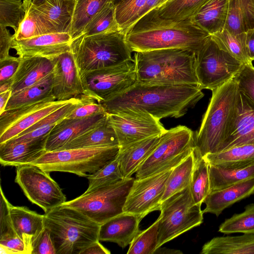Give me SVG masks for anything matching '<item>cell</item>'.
Here are the masks:
<instances>
[{"label":"cell","instance_id":"cell-1","mask_svg":"<svg viewBox=\"0 0 254 254\" xmlns=\"http://www.w3.org/2000/svg\"><path fill=\"white\" fill-rule=\"evenodd\" d=\"M204 96L197 86L144 84L137 82L124 92L99 103L108 114L123 110L145 111L156 118H178Z\"/></svg>","mask_w":254,"mask_h":254},{"label":"cell","instance_id":"cell-2","mask_svg":"<svg viewBox=\"0 0 254 254\" xmlns=\"http://www.w3.org/2000/svg\"><path fill=\"white\" fill-rule=\"evenodd\" d=\"M210 36L190 19L174 21L162 17L156 8L150 10L125 32L132 52L182 48L196 52Z\"/></svg>","mask_w":254,"mask_h":254},{"label":"cell","instance_id":"cell-3","mask_svg":"<svg viewBox=\"0 0 254 254\" xmlns=\"http://www.w3.org/2000/svg\"><path fill=\"white\" fill-rule=\"evenodd\" d=\"M134 60L138 83L198 86L193 51L175 48L137 52Z\"/></svg>","mask_w":254,"mask_h":254},{"label":"cell","instance_id":"cell-4","mask_svg":"<svg viewBox=\"0 0 254 254\" xmlns=\"http://www.w3.org/2000/svg\"><path fill=\"white\" fill-rule=\"evenodd\" d=\"M239 94L234 78L212 91L200 127L194 137L195 156L202 157L218 152L229 134L237 109Z\"/></svg>","mask_w":254,"mask_h":254},{"label":"cell","instance_id":"cell-5","mask_svg":"<svg viewBox=\"0 0 254 254\" xmlns=\"http://www.w3.org/2000/svg\"><path fill=\"white\" fill-rule=\"evenodd\" d=\"M70 51L80 76L133 60L125 33L122 31L79 35L71 39Z\"/></svg>","mask_w":254,"mask_h":254},{"label":"cell","instance_id":"cell-6","mask_svg":"<svg viewBox=\"0 0 254 254\" xmlns=\"http://www.w3.org/2000/svg\"><path fill=\"white\" fill-rule=\"evenodd\" d=\"M44 216V226L50 232L57 254H80L99 240L100 225L70 207L61 205Z\"/></svg>","mask_w":254,"mask_h":254},{"label":"cell","instance_id":"cell-7","mask_svg":"<svg viewBox=\"0 0 254 254\" xmlns=\"http://www.w3.org/2000/svg\"><path fill=\"white\" fill-rule=\"evenodd\" d=\"M120 146L97 147L46 151L31 164L48 172H62L87 177L118 156Z\"/></svg>","mask_w":254,"mask_h":254},{"label":"cell","instance_id":"cell-8","mask_svg":"<svg viewBox=\"0 0 254 254\" xmlns=\"http://www.w3.org/2000/svg\"><path fill=\"white\" fill-rule=\"evenodd\" d=\"M134 179L86 190L80 196L62 205L72 207L99 225L124 212L127 196Z\"/></svg>","mask_w":254,"mask_h":254},{"label":"cell","instance_id":"cell-9","mask_svg":"<svg viewBox=\"0 0 254 254\" xmlns=\"http://www.w3.org/2000/svg\"><path fill=\"white\" fill-rule=\"evenodd\" d=\"M201 205L194 203L190 186L163 201L159 216L157 249L200 225L203 219Z\"/></svg>","mask_w":254,"mask_h":254},{"label":"cell","instance_id":"cell-10","mask_svg":"<svg viewBox=\"0 0 254 254\" xmlns=\"http://www.w3.org/2000/svg\"><path fill=\"white\" fill-rule=\"evenodd\" d=\"M194 150V135L190 129L178 126L167 130L155 149L135 172V178H143L172 169Z\"/></svg>","mask_w":254,"mask_h":254},{"label":"cell","instance_id":"cell-11","mask_svg":"<svg viewBox=\"0 0 254 254\" xmlns=\"http://www.w3.org/2000/svg\"><path fill=\"white\" fill-rule=\"evenodd\" d=\"M195 53L198 87L211 91L233 79L244 64L221 49L210 35Z\"/></svg>","mask_w":254,"mask_h":254},{"label":"cell","instance_id":"cell-12","mask_svg":"<svg viewBox=\"0 0 254 254\" xmlns=\"http://www.w3.org/2000/svg\"><path fill=\"white\" fill-rule=\"evenodd\" d=\"M80 78L83 96L99 103L124 92L136 83L134 60L86 72Z\"/></svg>","mask_w":254,"mask_h":254},{"label":"cell","instance_id":"cell-13","mask_svg":"<svg viewBox=\"0 0 254 254\" xmlns=\"http://www.w3.org/2000/svg\"><path fill=\"white\" fill-rule=\"evenodd\" d=\"M15 182L28 199L45 213L62 205L66 197L50 173L32 164L16 167Z\"/></svg>","mask_w":254,"mask_h":254},{"label":"cell","instance_id":"cell-14","mask_svg":"<svg viewBox=\"0 0 254 254\" xmlns=\"http://www.w3.org/2000/svg\"><path fill=\"white\" fill-rule=\"evenodd\" d=\"M108 122L116 133L120 148L167 131L160 120L139 110H123L108 114Z\"/></svg>","mask_w":254,"mask_h":254},{"label":"cell","instance_id":"cell-15","mask_svg":"<svg viewBox=\"0 0 254 254\" xmlns=\"http://www.w3.org/2000/svg\"><path fill=\"white\" fill-rule=\"evenodd\" d=\"M172 169L135 179L127 196L124 212L143 218L152 211L160 210L166 183Z\"/></svg>","mask_w":254,"mask_h":254},{"label":"cell","instance_id":"cell-16","mask_svg":"<svg viewBox=\"0 0 254 254\" xmlns=\"http://www.w3.org/2000/svg\"><path fill=\"white\" fill-rule=\"evenodd\" d=\"M71 100L44 101L5 110L0 114V143L17 136Z\"/></svg>","mask_w":254,"mask_h":254},{"label":"cell","instance_id":"cell-17","mask_svg":"<svg viewBox=\"0 0 254 254\" xmlns=\"http://www.w3.org/2000/svg\"><path fill=\"white\" fill-rule=\"evenodd\" d=\"M71 37L68 33H52L35 37L12 40L11 49L20 59L42 57L52 60L70 51Z\"/></svg>","mask_w":254,"mask_h":254},{"label":"cell","instance_id":"cell-18","mask_svg":"<svg viewBox=\"0 0 254 254\" xmlns=\"http://www.w3.org/2000/svg\"><path fill=\"white\" fill-rule=\"evenodd\" d=\"M53 64V94L57 101L80 98L83 87L71 51L52 60Z\"/></svg>","mask_w":254,"mask_h":254},{"label":"cell","instance_id":"cell-19","mask_svg":"<svg viewBox=\"0 0 254 254\" xmlns=\"http://www.w3.org/2000/svg\"><path fill=\"white\" fill-rule=\"evenodd\" d=\"M253 143H254V104L239 92L236 115L229 134L218 152Z\"/></svg>","mask_w":254,"mask_h":254},{"label":"cell","instance_id":"cell-20","mask_svg":"<svg viewBox=\"0 0 254 254\" xmlns=\"http://www.w3.org/2000/svg\"><path fill=\"white\" fill-rule=\"evenodd\" d=\"M108 116L106 113L80 119L65 118L51 131L46 144V151L60 150L63 146L97 125Z\"/></svg>","mask_w":254,"mask_h":254},{"label":"cell","instance_id":"cell-21","mask_svg":"<svg viewBox=\"0 0 254 254\" xmlns=\"http://www.w3.org/2000/svg\"><path fill=\"white\" fill-rule=\"evenodd\" d=\"M140 215L123 212L100 225L99 240L110 241L124 248L130 245L138 234Z\"/></svg>","mask_w":254,"mask_h":254},{"label":"cell","instance_id":"cell-22","mask_svg":"<svg viewBox=\"0 0 254 254\" xmlns=\"http://www.w3.org/2000/svg\"><path fill=\"white\" fill-rule=\"evenodd\" d=\"M49 135L28 141L8 140L0 143V164L16 167L31 164L46 151L45 147Z\"/></svg>","mask_w":254,"mask_h":254},{"label":"cell","instance_id":"cell-23","mask_svg":"<svg viewBox=\"0 0 254 254\" xmlns=\"http://www.w3.org/2000/svg\"><path fill=\"white\" fill-rule=\"evenodd\" d=\"M10 215L15 233L23 241L27 254L45 228L44 216L27 207L10 205Z\"/></svg>","mask_w":254,"mask_h":254},{"label":"cell","instance_id":"cell-24","mask_svg":"<svg viewBox=\"0 0 254 254\" xmlns=\"http://www.w3.org/2000/svg\"><path fill=\"white\" fill-rule=\"evenodd\" d=\"M254 194V178L237 183L221 190L211 191L203 203V213H211L218 216L226 208Z\"/></svg>","mask_w":254,"mask_h":254},{"label":"cell","instance_id":"cell-25","mask_svg":"<svg viewBox=\"0 0 254 254\" xmlns=\"http://www.w3.org/2000/svg\"><path fill=\"white\" fill-rule=\"evenodd\" d=\"M53 72L52 60L42 57L20 59L19 66L11 78L12 94L34 84Z\"/></svg>","mask_w":254,"mask_h":254},{"label":"cell","instance_id":"cell-26","mask_svg":"<svg viewBox=\"0 0 254 254\" xmlns=\"http://www.w3.org/2000/svg\"><path fill=\"white\" fill-rule=\"evenodd\" d=\"M162 135L148 137L120 148L118 158L125 179L130 178L137 171L155 149Z\"/></svg>","mask_w":254,"mask_h":254},{"label":"cell","instance_id":"cell-27","mask_svg":"<svg viewBox=\"0 0 254 254\" xmlns=\"http://www.w3.org/2000/svg\"><path fill=\"white\" fill-rule=\"evenodd\" d=\"M76 0H45L33 5L57 33H69Z\"/></svg>","mask_w":254,"mask_h":254},{"label":"cell","instance_id":"cell-28","mask_svg":"<svg viewBox=\"0 0 254 254\" xmlns=\"http://www.w3.org/2000/svg\"><path fill=\"white\" fill-rule=\"evenodd\" d=\"M112 146H119V143L115 131L108 123L107 117L96 126L65 144L59 150Z\"/></svg>","mask_w":254,"mask_h":254},{"label":"cell","instance_id":"cell-29","mask_svg":"<svg viewBox=\"0 0 254 254\" xmlns=\"http://www.w3.org/2000/svg\"><path fill=\"white\" fill-rule=\"evenodd\" d=\"M229 0H210L190 18L196 25L210 35L225 28Z\"/></svg>","mask_w":254,"mask_h":254},{"label":"cell","instance_id":"cell-30","mask_svg":"<svg viewBox=\"0 0 254 254\" xmlns=\"http://www.w3.org/2000/svg\"><path fill=\"white\" fill-rule=\"evenodd\" d=\"M201 254H254V234L216 237L206 242Z\"/></svg>","mask_w":254,"mask_h":254},{"label":"cell","instance_id":"cell-31","mask_svg":"<svg viewBox=\"0 0 254 254\" xmlns=\"http://www.w3.org/2000/svg\"><path fill=\"white\" fill-rule=\"evenodd\" d=\"M53 83L52 72L34 84L11 94L5 110L44 101H56L53 94Z\"/></svg>","mask_w":254,"mask_h":254},{"label":"cell","instance_id":"cell-32","mask_svg":"<svg viewBox=\"0 0 254 254\" xmlns=\"http://www.w3.org/2000/svg\"><path fill=\"white\" fill-rule=\"evenodd\" d=\"M202 157L209 165L221 167L249 166L254 165V143L235 146Z\"/></svg>","mask_w":254,"mask_h":254},{"label":"cell","instance_id":"cell-33","mask_svg":"<svg viewBox=\"0 0 254 254\" xmlns=\"http://www.w3.org/2000/svg\"><path fill=\"white\" fill-rule=\"evenodd\" d=\"M25 16L18 31L12 34L17 40L27 39L42 35L57 33L52 25L35 8L32 0H23Z\"/></svg>","mask_w":254,"mask_h":254},{"label":"cell","instance_id":"cell-34","mask_svg":"<svg viewBox=\"0 0 254 254\" xmlns=\"http://www.w3.org/2000/svg\"><path fill=\"white\" fill-rule=\"evenodd\" d=\"M209 174L210 191L217 190L254 178V165L234 168L209 165Z\"/></svg>","mask_w":254,"mask_h":254},{"label":"cell","instance_id":"cell-35","mask_svg":"<svg viewBox=\"0 0 254 254\" xmlns=\"http://www.w3.org/2000/svg\"><path fill=\"white\" fill-rule=\"evenodd\" d=\"M112 0H76L69 34L73 39L81 34L90 20Z\"/></svg>","mask_w":254,"mask_h":254},{"label":"cell","instance_id":"cell-36","mask_svg":"<svg viewBox=\"0 0 254 254\" xmlns=\"http://www.w3.org/2000/svg\"><path fill=\"white\" fill-rule=\"evenodd\" d=\"M194 151L173 168L166 185L162 202L190 185L195 164Z\"/></svg>","mask_w":254,"mask_h":254},{"label":"cell","instance_id":"cell-37","mask_svg":"<svg viewBox=\"0 0 254 254\" xmlns=\"http://www.w3.org/2000/svg\"><path fill=\"white\" fill-rule=\"evenodd\" d=\"M210 0H169L156 7L161 16L174 21L190 19Z\"/></svg>","mask_w":254,"mask_h":254},{"label":"cell","instance_id":"cell-38","mask_svg":"<svg viewBox=\"0 0 254 254\" xmlns=\"http://www.w3.org/2000/svg\"><path fill=\"white\" fill-rule=\"evenodd\" d=\"M195 157L190 188L194 203L202 204L210 191L209 164L203 157Z\"/></svg>","mask_w":254,"mask_h":254},{"label":"cell","instance_id":"cell-39","mask_svg":"<svg viewBox=\"0 0 254 254\" xmlns=\"http://www.w3.org/2000/svg\"><path fill=\"white\" fill-rule=\"evenodd\" d=\"M119 31L121 30L116 18L115 6L111 1L90 20L80 35L90 36Z\"/></svg>","mask_w":254,"mask_h":254},{"label":"cell","instance_id":"cell-40","mask_svg":"<svg viewBox=\"0 0 254 254\" xmlns=\"http://www.w3.org/2000/svg\"><path fill=\"white\" fill-rule=\"evenodd\" d=\"M210 36L221 49L243 64L252 63L246 52L245 32L234 35L224 29Z\"/></svg>","mask_w":254,"mask_h":254},{"label":"cell","instance_id":"cell-41","mask_svg":"<svg viewBox=\"0 0 254 254\" xmlns=\"http://www.w3.org/2000/svg\"><path fill=\"white\" fill-rule=\"evenodd\" d=\"M218 231L224 234L242 233L254 234V203L245 207L240 213L226 219L219 226Z\"/></svg>","mask_w":254,"mask_h":254},{"label":"cell","instance_id":"cell-42","mask_svg":"<svg viewBox=\"0 0 254 254\" xmlns=\"http://www.w3.org/2000/svg\"><path fill=\"white\" fill-rule=\"evenodd\" d=\"M159 217L148 228L140 231L129 245L127 254H153L157 249Z\"/></svg>","mask_w":254,"mask_h":254},{"label":"cell","instance_id":"cell-43","mask_svg":"<svg viewBox=\"0 0 254 254\" xmlns=\"http://www.w3.org/2000/svg\"><path fill=\"white\" fill-rule=\"evenodd\" d=\"M25 16V9L21 0H0V27H10L17 33Z\"/></svg>","mask_w":254,"mask_h":254},{"label":"cell","instance_id":"cell-44","mask_svg":"<svg viewBox=\"0 0 254 254\" xmlns=\"http://www.w3.org/2000/svg\"><path fill=\"white\" fill-rule=\"evenodd\" d=\"M86 178L89 182L86 190L114 184L125 179L121 170L118 156L110 163Z\"/></svg>","mask_w":254,"mask_h":254},{"label":"cell","instance_id":"cell-45","mask_svg":"<svg viewBox=\"0 0 254 254\" xmlns=\"http://www.w3.org/2000/svg\"><path fill=\"white\" fill-rule=\"evenodd\" d=\"M233 78L237 82L239 92L254 104V66L252 63L244 64Z\"/></svg>","mask_w":254,"mask_h":254},{"label":"cell","instance_id":"cell-46","mask_svg":"<svg viewBox=\"0 0 254 254\" xmlns=\"http://www.w3.org/2000/svg\"><path fill=\"white\" fill-rule=\"evenodd\" d=\"M224 29L234 35L244 33L239 0H229Z\"/></svg>","mask_w":254,"mask_h":254},{"label":"cell","instance_id":"cell-47","mask_svg":"<svg viewBox=\"0 0 254 254\" xmlns=\"http://www.w3.org/2000/svg\"><path fill=\"white\" fill-rule=\"evenodd\" d=\"M82 97V101L66 118L80 119L106 113L98 102L84 96Z\"/></svg>","mask_w":254,"mask_h":254},{"label":"cell","instance_id":"cell-48","mask_svg":"<svg viewBox=\"0 0 254 254\" xmlns=\"http://www.w3.org/2000/svg\"><path fill=\"white\" fill-rule=\"evenodd\" d=\"M11 205L5 197L0 187V238L17 235L10 215L9 208Z\"/></svg>","mask_w":254,"mask_h":254},{"label":"cell","instance_id":"cell-49","mask_svg":"<svg viewBox=\"0 0 254 254\" xmlns=\"http://www.w3.org/2000/svg\"><path fill=\"white\" fill-rule=\"evenodd\" d=\"M31 254H57L50 232L46 227L35 242Z\"/></svg>","mask_w":254,"mask_h":254},{"label":"cell","instance_id":"cell-50","mask_svg":"<svg viewBox=\"0 0 254 254\" xmlns=\"http://www.w3.org/2000/svg\"><path fill=\"white\" fill-rule=\"evenodd\" d=\"M0 246L8 254H27L23 241L16 235L0 238Z\"/></svg>","mask_w":254,"mask_h":254},{"label":"cell","instance_id":"cell-51","mask_svg":"<svg viewBox=\"0 0 254 254\" xmlns=\"http://www.w3.org/2000/svg\"><path fill=\"white\" fill-rule=\"evenodd\" d=\"M20 62L18 57L11 56L0 60V83L11 79L15 73Z\"/></svg>","mask_w":254,"mask_h":254},{"label":"cell","instance_id":"cell-52","mask_svg":"<svg viewBox=\"0 0 254 254\" xmlns=\"http://www.w3.org/2000/svg\"><path fill=\"white\" fill-rule=\"evenodd\" d=\"M244 32L254 28V0H239Z\"/></svg>","mask_w":254,"mask_h":254},{"label":"cell","instance_id":"cell-53","mask_svg":"<svg viewBox=\"0 0 254 254\" xmlns=\"http://www.w3.org/2000/svg\"><path fill=\"white\" fill-rule=\"evenodd\" d=\"M12 34L5 27H0V60L9 58Z\"/></svg>","mask_w":254,"mask_h":254},{"label":"cell","instance_id":"cell-54","mask_svg":"<svg viewBox=\"0 0 254 254\" xmlns=\"http://www.w3.org/2000/svg\"><path fill=\"white\" fill-rule=\"evenodd\" d=\"M245 47L249 59L251 62L254 61V28L245 32Z\"/></svg>","mask_w":254,"mask_h":254},{"label":"cell","instance_id":"cell-55","mask_svg":"<svg viewBox=\"0 0 254 254\" xmlns=\"http://www.w3.org/2000/svg\"><path fill=\"white\" fill-rule=\"evenodd\" d=\"M97 240L86 247L80 254H110V252Z\"/></svg>","mask_w":254,"mask_h":254},{"label":"cell","instance_id":"cell-56","mask_svg":"<svg viewBox=\"0 0 254 254\" xmlns=\"http://www.w3.org/2000/svg\"><path fill=\"white\" fill-rule=\"evenodd\" d=\"M11 94V90L0 93V114L5 111Z\"/></svg>","mask_w":254,"mask_h":254},{"label":"cell","instance_id":"cell-57","mask_svg":"<svg viewBox=\"0 0 254 254\" xmlns=\"http://www.w3.org/2000/svg\"><path fill=\"white\" fill-rule=\"evenodd\" d=\"M183 254L180 250H176L174 249H168L166 248H158L154 252V254Z\"/></svg>","mask_w":254,"mask_h":254},{"label":"cell","instance_id":"cell-58","mask_svg":"<svg viewBox=\"0 0 254 254\" xmlns=\"http://www.w3.org/2000/svg\"><path fill=\"white\" fill-rule=\"evenodd\" d=\"M11 79L0 83V93L11 90Z\"/></svg>","mask_w":254,"mask_h":254},{"label":"cell","instance_id":"cell-59","mask_svg":"<svg viewBox=\"0 0 254 254\" xmlns=\"http://www.w3.org/2000/svg\"><path fill=\"white\" fill-rule=\"evenodd\" d=\"M45 0H32L33 3L35 5H39Z\"/></svg>","mask_w":254,"mask_h":254},{"label":"cell","instance_id":"cell-60","mask_svg":"<svg viewBox=\"0 0 254 254\" xmlns=\"http://www.w3.org/2000/svg\"><path fill=\"white\" fill-rule=\"evenodd\" d=\"M124 0H112V1L115 6H116L119 3L123 1Z\"/></svg>","mask_w":254,"mask_h":254},{"label":"cell","instance_id":"cell-61","mask_svg":"<svg viewBox=\"0 0 254 254\" xmlns=\"http://www.w3.org/2000/svg\"><path fill=\"white\" fill-rule=\"evenodd\" d=\"M169 0H163L162 1V3L161 4H162L163 3H165V2L168 1Z\"/></svg>","mask_w":254,"mask_h":254}]
</instances>
